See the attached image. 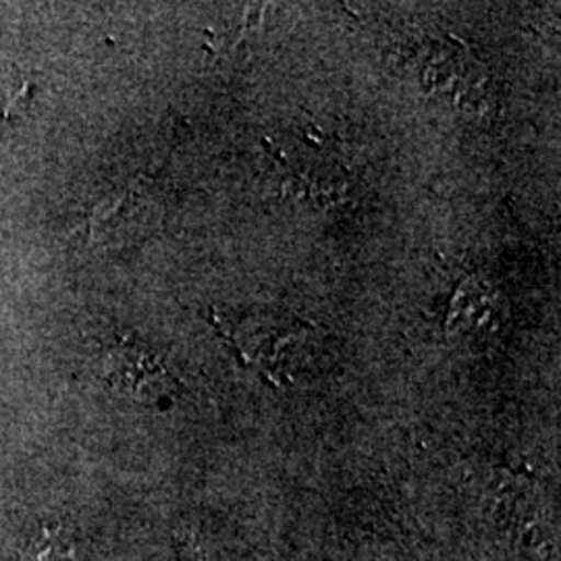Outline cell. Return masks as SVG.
Listing matches in <instances>:
<instances>
[{
    "label": "cell",
    "instance_id": "6da1fadb",
    "mask_svg": "<svg viewBox=\"0 0 561 561\" xmlns=\"http://www.w3.org/2000/svg\"><path fill=\"white\" fill-rule=\"evenodd\" d=\"M106 379L123 396L152 401L169 391V370L152 352L136 343H121L106 360Z\"/></svg>",
    "mask_w": 561,
    "mask_h": 561
},
{
    "label": "cell",
    "instance_id": "7a4b0ae2",
    "mask_svg": "<svg viewBox=\"0 0 561 561\" xmlns=\"http://www.w3.org/2000/svg\"><path fill=\"white\" fill-rule=\"evenodd\" d=\"M25 561H81L78 545L60 526H42L41 535L30 542Z\"/></svg>",
    "mask_w": 561,
    "mask_h": 561
},
{
    "label": "cell",
    "instance_id": "3957f363",
    "mask_svg": "<svg viewBox=\"0 0 561 561\" xmlns=\"http://www.w3.org/2000/svg\"><path fill=\"white\" fill-rule=\"evenodd\" d=\"M30 96V83L18 80L13 73H0V121L15 115L21 102Z\"/></svg>",
    "mask_w": 561,
    "mask_h": 561
}]
</instances>
